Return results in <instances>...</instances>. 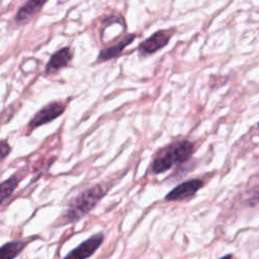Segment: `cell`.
I'll return each instance as SVG.
<instances>
[{
  "label": "cell",
  "instance_id": "1",
  "mask_svg": "<svg viewBox=\"0 0 259 259\" xmlns=\"http://www.w3.org/2000/svg\"><path fill=\"white\" fill-rule=\"evenodd\" d=\"M193 152V144L187 140L172 142L159 150L152 163L155 174L163 173L175 165L186 161Z\"/></svg>",
  "mask_w": 259,
  "mask_h": 259
},
{
  "label": "cell",
  "instance_id": "2",
  "mask_svg": "<svg viewBox=\"0 0 259 259\" xmlns=\"http://www.w3.org/2000/svg\"><path fill=\"white\" fill-rule=\"evenodd\" d=\"M105 193L106 189L100 184L82 191L69 202L66 211L61 217L63 224L73 223L82 219L95 207Z\"/></svg>",
  "mask_w": 259,
  "mask_h": 259
},
{
  "label": "cell",
  "instance_id": "3",
  "mask_svg": "<svg viewBox=\"0 0 259 259\" xmlns=\"http://www.w3.org/2000/svg\"><path fill=\"white\" fill-rule=\"evenodd\" d=\"M66 105L67 103L64 101H52L46 104L28 121V128L34 130L36 127H39L40 125L55 120L64 113Z\"/></svg>",
  "mask_w": 259,
  "mask_h": 259
},
{
  "label": "cell",
  "instance_id": "4",
  "mask_svg": "<svg viewBox=\"0 0 259 259\" xmlns=\"http://www.w3.org/2000/svg\"><path fill=\"white\" fill-rule=\"evenodd\" d=\"M104 240L102 233L95 234L83 241L79 246L69 252L63 259H87L92 256Z\"/></svg>",
  "mask_w": 259,
  "mask_h": 259
},
{
  "label": "cell",
  "instance_id": "5",
  "mask_svg": "<svg viewBox=\"0 0 259 259\" xmlns=\"http://www.w3.org/2000/svg\"><path fill=\"white\" fill-rule=\"evenodd\" d=\"M203 183L199 179H191L180 183L175 188H173L165 197L168 201H177L183 200L191 197L198 189L202 187Z\"/></svg>",
  "mask_w": 259,
  "mask_h": 259
},
{
  "label": "cell",
  "instance_id": "6",
  "mask_svg": "<svg viewBox=\"0 0 259 259\" xmlns=\"http://www.w3.org/2000/svg\"><path fill=\"white\" fill-rule=\"evenodd\" d=\"M171 37V33L168 30H159L153 33L150 37L145 39L139 46V50L142 54L150 55L164 48Z\"/></svg>",
  "mask_w": 259,
  "mask_h": 259
},
{
  "label": "cell",
  "instance_id": "7",
  "mask_svg": "<svg viewBox=\"0 0 259 259\" xmlns=\"http://www.w3.org/2000/svg\"><path fill=\"white\" fill-rule=\"evenodd\" d=\"M72 58H73V54L69 47H65L58 50L51 56L49 62L46 64L45 72L47 74H54L60 71L61 69L69 65Z\"/></svg>",
  "mask_w": 259,
  "mask_h": 259
},
{
  "label": "cell",
  "instance_id": "8",
  "mask_svg": "<svg viewBox=\"0 0 259 259\" xmlns=\"http://www.w3.org/2000/svg\"><path fill=\"white\" fill-rule=\"evenodd\" d=\"M48 0H27L17 10L14 20L17 24L22 25L27 23L32 17H34L45 6Z\"/></svg>",
  "mask_w": 259,
  "mask_h": 259
},
{
  "label": "cell",
  "instance_id": "9",
  "mask_svg": "<svg viewBox=\"0 0 259 259\" xmlns=\"http://www.w3.org/2000/svg\"><path fill=\"white\" fill-rule=\"evenodd\" d=\"M135 38H136L135 34H127L123 38H121L118 42H116L115 45L101 50L99 52L98 57H97V61L98 62H105V61H108L110 59L116 58L123 51V49L126 46H128Z\"/></svg>",
  "mask_w": 259,
  "mask_h": 259
},
{
  "label": "cell",
  "instance_id": "10",
  "mask_svg": "<svg viewBox=\"0 0 259 259\" xmlns=\"http://www.w3.org/2000/svg\"><path fill=\"white\" fill-rule=\"evenodd\" d=\"M24 241H11L0 247V259H14L24 248Z\"/></svg>",
  "mask_w": 259,
  "mask_h": 259
},
{
  "label": "cell",
  "instance_id": "11",
  "mask_svg": "<svg viewBox=\"0 0 259 259\" xmlns=\"http://www.w3.org/2000/svg\"><path fill=\"white\" fill-rule=\"evenodd\" d=\"M20 178L16 174H14L0 183V203H2L3 200H5L12 194V192L17 187Z\"/></svg>",
  "mask_w": 259,
  "mask_h": 259
},
{
  "label": "cell",
  "instance_id": "12",
  "mask_svg": "<svg viewBox=\"0 0 259 259\" xmlns=\"http://www.w3.org/2000/svg\"><path fill=\"white\" fill-rule=\"evenodd\" d=\"M20 105H21V103L16 101V102L9 104L7 107H5L0 113V125L6 124L7 122H9L12 119V117L14 116V114L17 112Z\"/></svg>",
  "mask_w": 259,
  "mask_h": 259
},
{
  "label": "cell",
  "instance_id": "13",
  "mask_svg": "<svg viewBox=\"0 0 259 259\" xmlns=\"http://www.w3.org/2000/svg\"><path fill=\"white\" fill-rule=\"evenodd\" d=\"M11 147L6 140H0V163L5 160V158L10 154Z\"/></svg>",
  "mask_w": 259,
  "mask_h": 259
},
{
  "label": "cell",
  "instance_id": "14",
  "mask_svg": "<svg viewBox=\"0 0 259 259\" xmlns=\"http://www.w3.org/2000/svg\"><path fill=\"white\" fill-rule=\"evenodd\" d=\"M220 259H232V255H231V254H228V255H226V256H224V257H222V258H220Z\"/></svg>",
  "mask_w": 259,
  "mask_h": 259
},
{
  "label": "cell",
  "instance_id": "15",
  "mask_svg": "<svg viewBox=\"0 0 259 259\" xmlns=\"http://www.w3.org/2000/svg\"><path fill=\"white\" fill-rule=\"evenodd\" d=\"M257 125H258V128H259V122H258V124H257Z\"/></svg>",
  "mask_w": 259,
  "mask_h": 259
}]
</instances>
